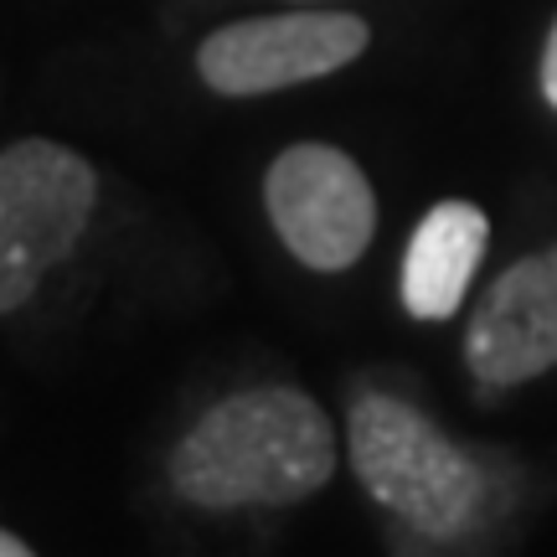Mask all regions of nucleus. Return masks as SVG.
Returning <instances> with one entry per match:
<instances>
[{
  "instance_id": "obj_1",
  "label": "nucleus",
  "mask_w": 557,
  "mask_h": 557,
  "mask_svg": "<svg viewBox=\"0 0 557 557\" xmlns=\"http://www.w3.org/2000/svg\"><path fill=\"white\" fill-rule=\"evenodd\" d=\"M336 465V423L310 393L243 387L181 434L165 480L197 511H274L320 496Z\"/></svg>"
},
{
  "instance_id": "obj_2",
  "label": "nucleus",
  "mask_w": 557,
  "mask_h": 557,
  "mask_svg": "<svg viewBox=\"0 0 557 557\" xmlns=\"http://www.w3.org/2000/svg\"><path fill=\"white\" fill-rule=\"evenodd\" d=\"M346 455L361 491L423 542L470 537L491 506L485 465L398 393H357Z\"/></svg>"
},
{
  "instance_id": "obj_3",
  "label": "nucleus",
  "mask_w": 557,
  "mask_h": 557,
  "mask_svg": "<svg viewBox=\"0 0 557 557\" xmlns=\"http://www.w3.org/2000/svg\"><path fill=\"white\" fill-rule=\"evenodd\" d=\"M99 171L62 139L26 135L0 150V315L21 310L83 243Z\"/></svg>"
},
{
  "instance_id": "obj_4",
  "label": "nucleus",
  "mask_w": 557,
  "mask_h": 557,
  "mask_svg": "<svg viewBox=\"0 0 557 557\" xmlns=\"http://www.w3.org/2000/svg\"><path fill=\"white\" fill-rule=\"evenodd\" d=\"M263 207L278 243L315 274L357 269L377 238V191L367 171L320 139L278 150L263 176Z\"/></svg>"
},
{
  "instance_id": "obj_5",
  "label": "nucleus",
  "mask_w": 557,
  "mask_h": 557,
  "mask_svg": "<svg viewBox=\"0 0 557 557\" xmlns=\"http://www.w3.org/2000/svg\"><path fill=\"white\" fill-rule=\"evenodd\" d=\"M372 26L351 11H284L218 26L197 47L201 83L222 99H259L331 78L367 52Z\"/></svg>"
},
{
  "instance_id": "obj_6",
  "label": "nucleus",
  "mask_w": 557,
  "mask_h": 557,
  "mask_svg": "<svg viewBox=\"0 0 557 557\" xmlns=\"http://www.w3.org/2000/svg\"><path fill=\"white\" fill-rule=\"evenodd\" d=\"M480 393H517L557 367V243L491 278L459 341Z\"/></svg>"
},
{
  "instance_id": "obj_7",
  "label": "nucleus",
  "mask_w": 557,
  "mask_h": 557,
  "mask_svg": "<svg viewBox=\"0 0 557 557\" xmlns=\"http://www.w3.org/2000/svg\"><path fill=\"white\" fill-rule=\"evenodd\" d=\"M491 248V218L480 212L475 201H434L418 218L408 253H403L398 295L403 310L413 320H449L459 315V305L475 284L480 263Z\"/></svg>"
},
{
  "instance_id": "obj_8",
  "label": "nucleus",
  "mask_w": 557,
  "mask_h": 557,
  "mask_svg": "<svg viewBox=\"0 0 557 557\" xmlns=\"http://www.w3.org/2000/svg\"><path fill=\"white\" fill-rule=\"evenodd\" d=\"M542 99L557 109V21L547 32V41H542Z\"/></svg>"
},
{
  "instance_id": "obj_9",
  "label": "nucleus",
  "mask_w": 557,
  "mask_h": 557,
  "mask_svg": "<svg viewBox=\"0 0 557 557\" xmlns=\"http://www.w3.org/2000/svg\"><path fill=\"white\" fill-rule=\"evenodd\" d=\"M0 557H37V553H32L16 532H5V527H0Z\"/></svg>"
},
{
  "instance_id": "obj_10",
  "label": "nucleus",
  "mask_w": 557,
  "mask_h": 557,
  "mask_svg": "<svg viewBox=\"0 0 557 557\" xmlns=\"http://www.w3.org/2000/svg\"><path fill=\"white\" fill-rule=\"evenodd\" d=\"M295 5H315V0H295Z\"/></svg>"
}]
</instances>
